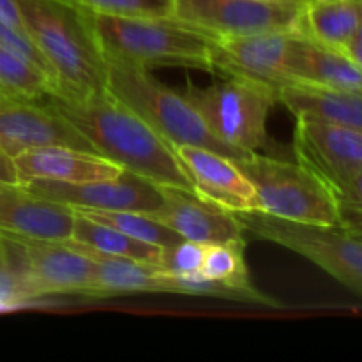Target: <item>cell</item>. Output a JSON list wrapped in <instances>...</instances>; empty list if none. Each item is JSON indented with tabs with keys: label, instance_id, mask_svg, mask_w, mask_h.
<instances>
[{
	"label": "cell",
	"instance_id": "1",
	"mask_svg": "<svg viewBox=\"0 0 362 362\" xmlns=\"http://www.w3.org/2000/svg\"><path fill=\"white\" fill-rule=\"evenodd\" d=\"M45 103L87 138L95 154L159 187L194 193L175 148L112 92L80 99L53 92Z\"/></svg>",
	"mask_w": 362,
	"mask_h": 362
},
{
	"label": "cell",
	"instance_id": "2",
	"mask_svg": "<svg viewBox=\"0 0 362 362\" xmlns=\"http://www.w3.org/2000/svg\"><path fill=\"white\" fill-rule=\"evenodd\" d=\"M25 30L41 52L55 94L80 99L108 90V66L80 11L62 0H18Z\"/></svg>",
	"mask_w": 362,
	"mask_h": 362
},
{
	"label": "cell",
	"instance_id": "3",
	"mask_svg": "<svg viewBox=\"0 0 362 362\" xmlns=\"http://www.w3.org/2000/svg\"><path fill=\"white\" fill-rule=\"evenodd\" d=\"M80 11L105 60L136 66L189 67L212 73L214 39L175 18L112 16Z\"/></svg>",
	"mask_w": 362,
	"mask_h": 362
},
{
	"label": "cell",
	"instance_id": "4",
	"mask_svg": "<svg viewBox=\"0 0 362 362\" xmlns=\"http://www.w3.org/2000/svg\"><path fill=\"white\" fill-rule=\"evenodd\" d=\"M106 66L108 92L138 113L173 148L202 147L235 161L247 156L219 140L182 92L159 81L151 69L122 60H106Z\"/></svg>",
	"mask_w": 362,
	"mask_h": 362
},
{
	"label": "cell",
	"instance_id": "5",
	"mask_svg": "<svg viewBox=\"0 0 362 362\" xmlns=\"http://www.w3.org/2000/svg\"><path fill=\"white\" fill-rule=\"evenodd\" d=\"M235 163L257 189L260 212L308 225L341 226L336 194L299 161L251 152Z\"/></svg>",
	"mask_w": 362,
	"mask_h": 362
},
{
	"label": "cell",
	"instance_id": "6",
	"mask_svg": "<svg viewBox=\"0 0 362 362\" xmlns=\"http://www.w3.org/2000/svg\"><path fill=\"white\" fill-rule=\"evenodd\" d=\"M244 232L308 258L354 292L362 293V233L345 226L308 225L260 211L235 212Z\"/></svg>",
	"mask_w": 362,
	"mask_h": 362
},
{
	"label": "cell",
	"instance_id": "7",
	"mask_svg": "<svg viewBox=\"0 0 362 362\" xmlns=\"http://www.w3.org/2000/svg\"><path fill=\"white\" fill-rule=\"evenodd\" d=\"M180 92L209 129L232 148L251 154L267 145V119L278 103L272 88L243 78H228L205 88L187 83Z\"/></svg>",
	"mask_w": 362,
	"mask_h": 362
},
{
	"label": "cell",
	"instance_id": "8",
	"mask_svg": "<svg viewBox=\"0 0 362 362\" xmlns=\"http://www.w3.org/2000/svg\"><path fill=\"white\" fill-rule=\"evenodd\" d=\"M304 2L269 0H173L172 18L211 39L243 37L264 32H299Z\"/></svg>",
	"mask_w": 362,
	"mask_h": 362
},
{
	"label": "cell",
	"instance_id": "9",
	"mask_svg": "<svg viewBox=\"0 0 362 362\" xmlns=\"http://www.w3.org/2000/svg\"><path fill=\"white\" fill-rule=\"evenodd\" d=\"M4 262L21 269L45 297L59 293L98 297L95 262L67 240L0 235Z\"/></svg>",
	"mask_w": 362,
	"mask_h": 362
},
{
	"label": "cell",
	"instance_id": "10",
	"mask_svg": "<svg viewBox=\"0 0 362 362\" xmlns=\"http://www.w3.org/2000/svg\"><path fill=\"white\" fill-rule=\"evenodd\" d=\"M296 159L336 194L362 172V133L315 117L296 115Z\"/></svg>",
	"mask_w": 362,
	"mask_h": 362
},
{
	"label": "cell",
	"instance_id": "11",
	"mask_svg": "<svg viewBox=\"0 0 362 362\" xmlns=\"http://www.w3.org/2000/svg\"><path fill=\"white\" fill-rule=\"evenodd\" d=\"M25 187L37 197L57 202L73 211H134L152 212L161 207L163 187L151 180L122 172L115 179L88 180V182H55L32 180Z\"/></svg>",
	"mask_w": 362,
	"mask_h": 362
},
{
	"label": "cell",
	"instance_id": "12",
	"mask_svg": "<svg viewBox=\"0 0 362 362\" xmlns=\"http://www.w3.org/2000/svg\"><path fill=\"white\" fill-rule=\"evenodd\" d=\"M296 32H264L243 37L214 39L212 73L265 85L278 94L290 85L286 73L290 37Z\"/></svg>",
	"mask_w": 362,
	"mask_h": 362
},
{
	"label": "cell",
	"instance_id": "13",
	"mask_svg": "<svg viewBox=\"0 0 362 362\" xmlns=\"http://www.w3.org/2000/svg\"><path fill=\"white\" fill-rule=\"evenodd\" d=\"M45 147L95 152L87 138L45 101L0 98V148L14 158L30 148Z\"/></svg>",
	"mask_w": 362,
	"mask_h": 362
},
{
	"label": "cell",
	"instance_id": "14",
	"mask_svg": "<svg viewBox=\"0 0 362 362\" xmlns=\"http://www.w3.org/2000/svg\"><path fill=\"white\" fill-rule=\"evenodd\" d=\"M163 194L161 207L145 214L161 221L182 239L200 244L246 243V232L235 212L209 204L191 191L163 187Z\"/></svg>",
	"mask_w": 362,
	"mask_h": 362
},
{
	"label": "cell",
	"instance_id": "15",
	"mask_svg": "<svg viewBox=\"0 0 362 362\" xmlns=\"http://www.w3.org/2000/svg\"><path fill=\"white\" fill-rule=\"evenodd\" d=\"M175 154L202 200L230 212L258 211L257 189L235 159L202 147H175Z\"/></svg>",
	"mask_w": 362,
	"mask_h": 362
},
{
	"label": "cell",
	"instance_id": "16",
	"mask_svg": "<svg viewBox=\"0 0 362 362\" xmlns=\"http://www.w3.org/2000/svg\"><path fill=\"white\" fill-rule=\"evenodd\" d=\"M74 211L37 197L23 184L0 186V235L35 240L71 239Z\"/></svg>",
	"mask_w": 362,
	"mask_h": 362
},
{
	"label": "cell",
	"instance_id": "17",
	"mask_svg": "<svg viewBox=\"0 0 362 362\" xmlns=\"http://www.w3.org/2000/svg\"><path fill=\"white\" fill-rule=\"evenodd\" d=\"M286 73L290 83L338 90L362 88V69L345 52L299 32L290 37Z\"/></svg>",
	"mask_w": 362,
	"mask_h": 362
},
{
	"label": "cell",
	"instance_id": "18",
	"mask_svg": "<svg viewBox=\"0 0 362 362\" xmlns=\"http://www.w3.org/2000/svg\"><path fill=\"white\" fill-rule=\"evenodd\" d=\"M20 184L32 180L55 182H88V180L115 179L126 172L122 166L95 152L67 147L30 148L14 156Z\"/></svg>",
	"mask_w": 362,
	"mask_h": 362
},
{
	"label": "cell",
	"instance_id": "19",
	"mask_svg": "<svg viewBox=\"0 0 362 362\" xmlns=\"http://www.w3.org/2000/svg\"><path fill=\"white\" fill-rule=\"evenodd\" d=\"M278 103L293 115L315 117L362 133V88L338 90L290 83L278 90Z\"/></svg>",
	"mask_w": 362,
	"mask_h": 362
},
{
	"label": "cell",
	"instance_id": "20",
	"mask_svg": "<svg viewBox=\"0 0 362 362\" xmlns=\"http://www.w3.org/2000/svg\"><path fill=\"white\" fill-rule=\"evenodd\" d=\"M67 243L95 262L98 297H112L120 293H165V271L159 265L110 257L90 247L80 246L69 239Z\"/></svg>",
	"mask_w": 362,
	"mask_h": 362
},
{
	"label": "cell",
	"instance_id": "21",
	"mask_svg": "<svg viewBox=\"0 0 362 362\" xmlns=\"http://www.w3.org/2000/svg\"><path fill=\"white\" fill-rule=\"evenodd\" d=\"M361 21L362 0H308L300 34L343 52Z\"/></svg>",
	"mask_w": 362,
	"mask_h": 362
},
{
	"label": "cell",
	"instance_id": "22",
	"mask_svg": "<svg viewBox=\"0 0 362 362\" xmlns=\"http://www.w3.org/2000/svg\"><path fill=\"white\" fill-rule=\"evenodd\" d=\"M74 225L71 239L80 246L90 247L99 253L110 255V257L127 258V260L144 262V264L159 265L163 257V247L154 244L144 243V240L133 239L119 230L108 225L87 218V216L74 212Z\"/></svg>",
	"mask_w": 362,
	"mask_h": 362
},
{
	"label": "cell",
	"instance_id": "23",
	"mask_svg": "<svg viewBox=\"0 0 362 362\" xmlns=\"http://www.w3.org/2000/svg\"><path fill=\"white\" fill-rule=\"evenodd\" d=\"M55 83L41 67L0 46V98L14 101H45Z\"/></svg>",
	"mask_w": 362,
	"mask_h": 362
},
{
	"label": "cell",
	"instance_id": "24",
	"mask_svg": "<svg viewBox=\"0 0 362 362\" xmlns=\"http://www.w3.org/2000/svg\"><path fill=\"white\" fill-rule=\"evenodd\" d=\"M80 214L87 216V218L95 219V221L108 225L112 228L119 230V232L126 233V235L133 237V239L144 240V243L154 244V246L166 247L173 246L182 237L179 233L173 232L161 221L154 219L152 216L145 214V212H134V211H74Z\"/></svg>",
	"mask_w": 362,
	"mask_h": 362
},
{
	"label": "cell",
	"instance_id": "25",
	"mask_svg": "<svg viewBox=\"0 0 362 362\" xmlns=\"http://www.w3.org/2000/svg\"><path fill=\"white\" fill-rule=\"evenodd\" d=\"M244 247L246 243L207 244L200 274L240 290H258L251 283L250 271L244 260Z\"/></svg>",
	"mask_w": 362,
	"mask_h": 362
},
{
	"label": "cell",
	"instance_id": "26",
	"mask_svg": "<svg viewBox=\"0 0 362 362\" xmlns=\"http://www.w3.org/2000/svg\"><path fill=\"white\" fill-rule=\"evenodd\" d=\"M81 11L112 16L170 18L173 0H62Z\"/></svg>",
	"mask_w": 362,
	"mask_h": 362
},
{
	"label": "cell",
	"instance_id": "27",
	"mask_svg": "<svg viewBox=\"0 0 362 362\" xmlns=\"http://www.w3.org/2000/svg\"><path fill=\"white\" fill-rule=\"evenodd\" d=\"M42 299L41 290L21 269L9 264L0 265V311L27 308Z\"/></svg>",
	"mask_w": 362,
	"mask_h": 362
},
{
	"label": "cell",
	"instance_id": "28",
	"mask_svg": "<svg viewBox=\"0 0 362 362\" xmlns=\"http://www.w3.org/2000/svg\"><path fill=\"white\" fill-rule=\"evenodd\" d=\"M205 247H207V244L193 243V240L186 239L179 240L173 246L163 250L159 267L170 274L177 276L198 274L202 269V262H204Z\"/></svg>",
	"mask_w": 362,
	"mask_h": 362
},
{
	"label": "cell",
	"instance_id": "29",
	"mask_svg": "<svg viewBox=\"0 0 362 362\" xmlns=\"http://www.w3.org/2000/svg\"><path fill=\"white\" fill-rule=\"evenodd\" d=\"M341 226L362 233V172L349 180L336 193Z\"/></svg>",
	"mask_w": 362,
	"mask_h": 362
},
{
	"label": "cell",
	"instance_id": "30",
	"mask_svg": "<svg viewBox=\"0 0 362 362\" xmlns=\"http://www.w3.org/2000/svg\"><path fill=\"white\" fill-rule=\"evenodd\" d=\"M0 46L6 49H9V52L18 53V55H21L23 59L30 60L32 64H35L37 67H41L46 74H49V78L53 80L52 71H49L45 57H42L41 52L35 48L34 42H32L27 35L20 34V32H16L14 28L7 27L4 21H0ZM53 83H55V81H53Z\"/></svg>",
	"mask_w": 362,
	"mask_h": 362
},
{
	"label": "cell",
	"instance_id": "31",
	"mask_svg": "<svg viewBox=\"0 0 362 362\" xmlns=\"http://www.w3.org/2000/svg\"><path fill=\"white\" fill-rule=\"evenodd\" d=\"M0 21H4L7 27L14 28V30L20 32V34L27 35V30H25L23 14H21L18 0H0Z\"/></svg>",
	"mask_w": 362,
	"mask_h": 362
},
{
	"label": "cell",
	"instance_id": "32",
	"mask_svg": "<svg viewBox=\"0 0 362 362\" xmlns=\"http://www.w3.org/2000/svg\"><path fill=\"white\" fill-rule=\"evenodd\" d=\"M20 184L18 179L14 158L0 148V186H16Z\"/></svg>",
	"mask_w": 362,
	"mask_h": 362
},
{
	"label": "cell",
	"instance_id": "33",
	"mask_svg": "<svg viewBox=\"0 0 362 362\" xmlns=\"http://www.w3.org/2000/svg\"><path fill=\"white\" fill-rule=\"evenodd\" d=\"M343 52H345L346 55H349L362 69V21L359 28H357V32L354 34V37L349 41V45L343 48Z\"/></svg>",
	"mask_w": 362,
	"mask_h": 362
},
{
	"label": "cell",
	"instance_id": "34",
	"mask_svg": "<svg viewBox=\"0 0 362 362\" xmlns=\"http://www.w3.org/2000/svg\"><path fill=\"white\" fill-rule=\"evenodd\" d=\"M269 2H304V0H269Z\"/></svg>",
	"mask_w": 362,
	"mask_h": 362
},
{
	"label": "cell",
	"instance_id": "35",
	"mask_svg": "<svg viewBox=\"0 0 362 362\" xmlns=\"http://www.w3.org/2000/svg\"><path fill=\"white\" fill-rule=\"evenodd\" d=\"M6 262H4V253H2V244H0V265H4Z\"/></svg>",
	"mask_w": 362,
	"mask_h": 362
}]
</instances>
